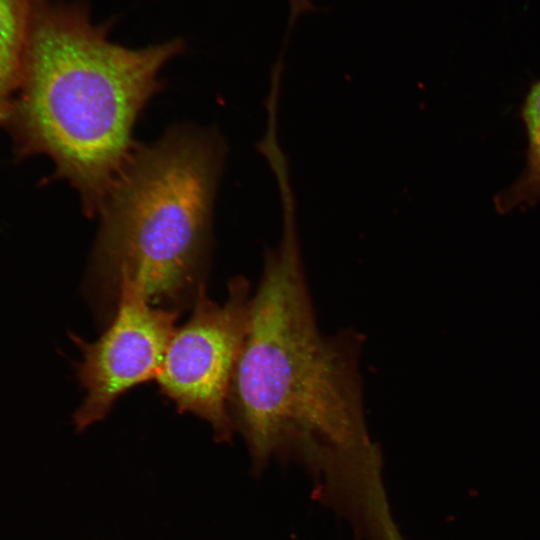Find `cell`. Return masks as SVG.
Listing matches in <instances>:
<instances>
[{"instance_id": "4", "label": "cell", "mask_w": 540, "mask_h": 540, "mask_svg": "<svg viewBox=\"0 0 540 540\" xmlns=\"http://www.w3.org/2000/svg\"><path fill=\"white\" fill-rule=\"evenodd\" d=\"M249 283L243 277L228 285L223 305L212 301L201 284L188 321L175 329L156 381L180 413L207 421L219 442L235 430L229 396L249 314Z\"/></svg>"}, {"instance_id": "1", "label": "cell", "mask_w": 540, "mask_h": 540, "mask_svg": "<svg viewBox=\"0 0 540 540\" xmlns=\"http://www.w3.org/2000/svg\"><path fill=\"white\" fill-rule=\"evenodd\" d=\"M354 329L324 335L294 235L267 253L250 298L229 411L253 470L294 461L312 476L316 499L354 530L390 514L382 452L368 430Z\"/></svg>"}, {"instance_id": "3", "label": "cell", "mask_w": 540, "mask_h": 540, "mask_svg": "<svg viewBox=\"0 0 540 540\" xmlns=\"http://www.w3.org/2000/svg\"><path fill=\"white\" fill-rule=\"evenodd\" d=\"M226 148L212 129L175 125L137 145L98 214L92 280L108 299L139 284L154 306L180 312L201 284Z\"/></svg>"}, {"instance_id": "2", "label": "cell", "mask_w": 540, "mask_h": 540, "mask_svg": "<svg viewBox=\"0 0 540 540\" xmlns=\"http://www.w3.org/2000/svg\"><path fill=\"white\" fill-rule=\"evenodd\" d=\"M182 48L179 40L126 48L82 6L33 0L21 79L3 123L15 155L50 157L55 177L94 217L138 145L134 127L163 88L160 71Z\"/></svg>"}, {"instance_id": "7", "label": "cell", "mask_w": 540, "mask_h": 540, "mask_svg": "<svg viewBox=\"0 0 540 540\" xmlns=\"http://www.w3.org/2000/svg\"><path fill=\"white\" fill-rule=\"evenodd\" d=\"M33 0H0V124L3 125L22 74Z\"/></svg>"}, {"instance_id": "6", "label": "cell", "mask_w": 540, "mask_h": 540, "mask_svg": "<svg viewBox=\"0 0 540 540\" xmlns=\"http://www.w3.org/2000/svg\"><path fill=\"white\" fill-rule=\"evenodd\" d=\"M528 145L525 167L520 176L493 199L500 215L526 209L540 201V80L530 83L519 109Z\"/></svg>"}, {"instance_id": "5", "label": "cell", "mask_w": 540, "mask_h": 540, "mask_svg": "<svg viewBox=\"0 0 540 540\" xmlns=\"http://www.w3.org/2000/svg\"><path fill=\"white\" fill-rule=\"evenodd\" d=\"M178 315L154 306L139 284L124 280L115 314L100 338L88 343L70 335L82 351L76 374L86 391L73 417L77 430L102 420L123 393L156 379Z\"/></svg>"}]
</instances>
